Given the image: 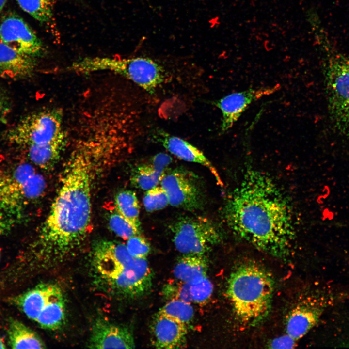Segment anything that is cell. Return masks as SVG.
Returning a JSON list of instances; mask_svg holds the SVG:
<instances>
[{
    "label": "cell",
    "mask_w": 349,
    "mask_h": 349,
    "mask_svg": "<svg viewBox=\"0 0 349 349\" xmlns=\"http://www.w3.org/2000/svg\"><path fill=\"white\" fill-rule=\"evenodd\" d=\"M290 203L270 177L248 170L225 206L226 222L237 236L278 258L288 257L295 238Z\"/></svg>",
    "instance_id": "6da1fadb"
},
{
    "label": "cell",
    "mask_w": 349,
    "mask_h": 349,
    "mask_svg": "<svg viewBox=\"0 0 349 349\" xmlns=\"http://www.w3.org/2000/svg\"><path fill=\"white\" fill-rule=\"evenodd\" d=\"M104 158L74 144L60 186L43 223L39 242L45 254L63 255L85 237L91 218V189L96 167Z\"/></svg>",
    "instance_id": "7a4b0ae2"
},
{
    "label": "cell",
    "mask_w": 349,
    "mask_h": 349,
    "mask_svg": "<svg viewBox=\"0 0 349 349\" xmlns=\"http://www.w3.org/2000/svg\"><path fill=\"white\" fill-rule=\"evenodd\" d=\"M92 255L96 280L111 292L135 298L150 289L152 272L146 258L133 256L126 245L101 240L95 245Z\"/></svg>",
    "instance_id": "3957f363"
},
{
    "label": "cell",
    "mask_w": 349,
    "mask_h": 349,
    "mask_svg": "<svg viewBox=\"0 0 349 349\" xmlns=\"http://www.w3.org/2000/svg\"><path fill=\"white\" fill-rule=\"evenodd\" d=\"M273 290L272 276L263 266L253 261L238 264L227 290L238 321L247 327L263 321L271 309Z\"/></svg>",
    "instance_id": "277c9868"
},
{
    "label": "cell",
    "mask_w": 349,
    "mask_h": 349,
    "mask_svg": "<svg viewBox=\"0 0 349 349\" xmlns=\"http://www.w3.org/2000/svg\"><path fill=\"white\" fill-rule=\"evenodd\" d=\"M70 70L82 74L112 72L128 79L151 94L164 81L166 76L161 65L151 59L141 57H86L73 62Z\"/></svg>",
    "instance_id": "5b68a950"
},
{
    "label": "cell",
    "mask_w": 349,
    "mask_h": 349,
    "mask_svg": "<svg viewBox=\"0 0 349 349\" xmlns=\"http://www.w3.org/2000/svg\"><path fill=\"white\" fill-rule=\"evenodd\" d=\"M45 187L43 177L27 163L0 170V209L19 218L26 206L39 198Z\"/></svg>",
    "instance_id": "8992f818"
},
{
    "label": "cell",
    "mask_w": 349,
    "mask_h": 349,
    "mask_svg": "<svg viewBox=\"0 0 349 349\" xmlns=\"http://www.w3.org/2000/svg\"><path fill=\"white\" fill-rule=\"evenodd\" d=\"M10 302L42 328L57 330L65 321V300L62 290L56 284H39L11 298Z\"/></svg>",
    "instance_id": "52a82bcc"
},
{
    "label": "cell",
    "mask_w": 349,
    "mask_h": 349,
    "mask_svg": "<svg viewBox=\"0 0 349 349\" xmlns=\"http://www.w3.org/2000/svg\"><path fill=\"white\" fill-rule=\"evenodd\" d=\"M62 111L58 109L42 110L24 117L8 134L9 140L22 147L43 145L67 141Z\"/></svg>",
    "instance_id": "ba28073f"
},
{
    "label": "cell",
    "mask_w": 349,
    "mask_h": 349,
    "mask_svg": "<svg viewBox=\"0 0 349 349\" xmlns=\"http://www.w3.org/2000/svg\"><path fill=\"white\" fill-rule=\"evenodd\" d=\"M324 74L330 117L337 130L349 139V59L341 54L331 56Z\"/></svg>",
    "instance_id": "9c48e42d"
},
{
    "label": "cell",
    "mask_w": 349,
    "mask_h": 349,
    "mask_svg": "<svg viewBox=\"0 0 349 349\" xmlns=\"http://www.w3.org/2000/svg\"><path fill=\"white\" fill-rule=\"evenodd\" d=\"M171 230L175 248L183 254L204 255L222 238L219 228L205 217L179 218L172 225Z\"/></svg>",
    "instance_id": "30bf717a"
},
{
    "label": "cell",
    "mask_w": 349,
    "mask_h": 349,
    "mask_svg": "<svg viewBox=\"0 0 349 349\" xmlns=\"http://www.w3.org/2000/svg\"><path fill=\"white\" fill-rule=\"evenodd\" d=\"M160 183L171 206L190 211L201 209L204 206L203 186L193 173L183 170H174L164 174Z\"/></svg>",
    "instance_id": "8fae6325"
},
{
    "label": "cell",
    "mask_w": 349,
    "mask_h": 349,
    "mask_svg": "<svg viewBox=\"0 0 349 349\" xmlns=\"http://www.w3.org/2000/svg\"><path fill=\"white\" fill-rule=\"evenodd\" d=\"M0 41L34 58L44 51L43 44L34 31L23 18L14 13L7 15L1 21Z\"/></svg>",
    "instance_id": "7c38bea8"
},
{
    "label": "cell",
    "mask_w": 349,
    "mask_h": 349,
    "mask_svg": "<svg viewBox=\"0 0 349 349\" xmlns=\"http://www.w3.org/2000/svg\"><path fill=\"white\" fill-rule=\"evenodd\" d=\"M328 302L324 297L319 296L301 298L287 316V334L296 340L304 336L317 323Z\"/></svg>",
    "instance_id": "4fadbf2b"
},
{
    "label": "cell",
    "mask_w": 349,
    "mask_h": 349,
    "mask_svg": "<svg viewBox=\"0 0 349 349\" xmlns=\"http://www.w3.org/2000/svg\"><path fill=\"white\" fill-rule=\"evenodd\" d=\"M280 87L279 84H277L250 88L232 93L214 101V104L222 113V133L230 129L252 103L273 94Z\"/></svg>",
    "instance_id": "5bb4252c"
},
{
    "label": "cell",
    "mask_w": 349,
    "mask_h": 349,
    "mask_svg": "<svg viewBox=\"0 0 349 349\" xmlns=\"http://www.w3.org/2000/svg\"><path fill=\"white\" fill-rule=\"evenodd\" d=\"M133 337L127 328L104 319L94 323L88 344L90 349H132Z\"/></svg>",
    "instance_id": "9a60e30c"
},
{
    "label": "cell",
    "mask_w": 349,
    "mask_h": 349,
    "mask_svg": "<svg viewBox=\"0 0 349 349\" xmlns=\"http://www.w3.org/2000/svg\"><path fill=\"white\" fill-rule=\"evenodd\" d=\"M155 140L161 143L172 154L183 160L199 163L208 168L213 174L218 184L222 185L217 170L203 153L187 141L171 135L162 130L156 131Z\"/></svg>",
    "instance_id": "2e32d148"
},
{
    "label": "cell",
    "mask_w": 349,
    "mask_h": 349,
    "mask_svg": "<svg viewBox=\"0 0 349 349\" xmlns=\"http://www.w3.org/2000/svg\"><path fill=\"white\" fill-rule=\"evenodd\" d=\"M151 330L153 345L158 349L182 347L187 333L186 325L159 313L152 321Z\"/></svg>",
    "instance_id": "e0dca14e"
},
{
    "label": "cell",
    "mask_w": 349,
    "mask_h": 349,
    "mask_svg": "<svg viewBox=\"0 0 349 349\" xmlns=\"http://www.w3.org/2000/svg\"><path fill=\"white\" fill-rule=\"evenodd\" d=\"M35 59L0 41V78L18 79L30 77L36 67Z\"/></svg>",
    "instance_id": "ac0fdd59"
},
{
    "label": "cell",
    "mask_w": 349,
    "mask_h": 349,
    "mask_svg": "<svg viewBox=\"0 0 349 349\" xmlns=\"http://www.w3.org/2000/svg\"><path fill=\"white\" fill-rule=\"evenodd\" d=\"M8 325V343L11 348H46L45 343L37 333L22 322L10 318Z\"/></svg>",
    "instance_id": "d6986e66"
},
{
    "label": "cell",
    "mask_w": 349,
    "mask_h": 349,
    "mask_svg": "<svg viewBox=\"0 0 349 349\" xmlns=\"http://www.w3.org/2000/svg\"><path fill=\"white\" fill-rule=\"evenodd\" d=\"M207 270L204 255L184 254L177 261L173 273L177 280L190 283L198 277L206 275Z\"/></svg>",
    "instance_id": "ffe728a7"
},
{
    "label": "cell",
    "mask_w": 349,
    "mask_h": 349,
    "mask_svg": "<svg viewBox=\"0 0 349 349\" xmlns=\"http://www.w3.org/2000/svg\"><path fill=\"white\" fill-rule=\"evenodd\" d=\"M67 143V141H61L43 145H30L23 148L32 163L47 168L57 162Z\"/></svg>",
    "instance_id": "44dd1931"
},
{
    "label": "cell",
    "mask_w": 349,
    "mask_h": 349,
    "mask_svg": "<svg viewBox=\"0 0 349 349\" xmlns=\"http://www.w3.org/2000/svg\"><path fill=\"white\" fill-rule=\"evenodd\" d=\"M20 8L40 23L55 28L53 0H16Z\"/></svg>",
    "instance_id": "7402d4cb"
},
{
    "label": "cell",
    "mask_w": 349,
    "mask_h": 349,
    "mask_svg": "<svg viewBox=\"0 0 349 349\" xmlns=\"http://www.w3.org/2000/svg\"><path fill=\"white\" fill-rule=\"evenodd\" d=\"M115 206L119 213L140 229V206L134 191L130 190L119 191L115 197Z\"/></svg>",
    "instance_id": "603a6c76"
},
{
    "label": "cell",
    "mask_w": 349,
    "mask_h": 349,
    "mask_svg": "<svg viewBox=\"0 0 349 349\" xmlns=\"http://www.w3.org/2000/svg\"><path fill=\"white\" fill-rule=\"evenodd\" d=\"M163 175V170L151 163L137 167L131 175V180L135 187L147 190L157 186Z\"/></svg>",
    "instance_id": "cb8c5ba5"
},
{
    "label": "cell",
    "mask_w": 349,
    "mask_h": 349,
    "mask_svg": "<svg viewBox=\"0 0 349 349\" xmlns=\"http://www.w3.org/2000/svg\"><path fill=\"white\" fill-rule=\"evenodd\" d=\"M173 318L187 326L192 320L194 309L190 303L172 299L158 312Z\"/></svg>",
    "instance_id": "d4e9b609"
},
{
    "label": "cell",
    "mask_w": 349,
    "mask_h": 349,
    "mask_svg": "<svg viewBox=\"0 0 349 349\" xmlns=\"http://www.w3.org/2000/svg\"><path fill=\"white\" fill-rule=\"evenodd\" d=\"M109 225L112 231L124 239L140 234L137 228L120 213L115 210L109 216Z\"/></svg>",
    "instance_id": "484cf974"
},
{
    "label": "cell",
    "mask_w": 349,
    "mask_h": 349,
    "mask_svg": "<svg viewBox=\"0 0 349 349\" xmlns=\"http://www.w3.org/2000/svg\"><path fill=\"white\" fill-rule=\"evenodd\" d=\"M143 204L146 211L153 212L165 208L169 203L166 191L161 186H157L147 190Z\"/></svg>",
    "instance_id": "4316f807"
},
{
    "label": "cell",
    "mask_w": 349,
    "mask_h": 349,
    "mask_svg": "<svg viewBox=\"0 0 349 349\" xmlns=\"http://www.w3.org/2000/svg\"><path fill=\"white\" fill-rule=\"evenodd\" d=\"M189 284L192 302H205L212 293L213 286L206 275L198 277Z\"/></svg>",
    "instance_id": "83f0119b"
},
{
    "label": "cell",
    "mask_w": 349,
    "mask_h": 349,
    "mask_svg": "<svg viewBox=\"0 0 349 349\" xmlns=\"http://www.w3.org/2000/svg\"><path fill=\"white\" fill-rule=\"evenodd\" d=\"M163 292L170 300L177 299L190 303L192 302L189 283L178 280L170 283L164 287Z\"/></svg>",
    "instance_id": "f1b7e54d"
},
{
    "label": "cell",
    "mask_w": 349,
    "mask_h": 349,
    "mask_svg": "<svg viewBox=\"0 0 349 349\" xmlns=\"http://www.w3.org/2000/svg\"><path fill=\"white\" fill-rule=\"evenodd\" d=\"M126 246L130 254L135 257L146 258L150 252L149 243L140 234L129 238Z\"/></svg>",
    "instance_id": "f546056e"
},
{
    "label": "cell",
    "mask_w": 349,
    "mask_h": 349,
    "mask_svg": "<svg viewBox=\"0 0 349 349\" xmlns=\"http://www.w3.org/2000/svg\"><path fill=\"white\" fill-rule=\"evenodd\" d=\"M296 340L286 334L274 339L270 344V348L275 349L293 348Z\"/></svg>",
    "instance_id": "4dcf8cb0"
},
{
    "label": "cell",
    "mask_w": 349,
    "mask_h": 349,
    "mask_svg": "<svg viewBox=\"0 0 349 349\" xmlns=\"http://www.w3.org/2000/svg\"><path fill=\"white\" fill-rule=\"evenodd\" d=\"M12 224V219L0 209V235L8 233Z\"/></svg>",
    "instance_id": "1f68e13d"
},
{
    "label": "cell",
    "mask_w": 349,
    "mask_h": 349,
    "mask_svg": "<svg viewBox=\"0 0 349 349\" xmlns=\"http://www.w3.org/2000/svg\"><path fill=\"white\" fill-rule=\"evenodd\" d=\"M7 0H0V14L3 10Z\"/></svg>",
    "instance_id": "d6a6232c"
},
{
    "label": "cell",
    "mask_w": 349,
    "mask_h": 349,
    "mask_svg": "<svg viewBox=\"0 0 349 349\" xmlns=\"http://www.w3.org/2000/svg\"><path fill=\"white\" fill-rule=\"evenodd\" d=\"M2 101L3 100H2V97L0 94V114L1 112L2 109L3 108V103Z\"/></svg>",
    "instance_id": "836d02e7"
},
{
    "label": "cell",
    "mask_w": 349,
    "mask_h": 349,
    "mask_svg": "<svg viewBox=\"0 0 349 349\" xmlns=\"http://www.w3.org/2000/svg\"><path fill=\"white\" fill-rule=\"evenodd\" d=\"M6 347L0 336V349H5Z\"/></svg>",
    "instance_id": "e575fe53"
},
{
    "label": "cell",
    "mask_w": 349,
    "mask_h": 349,
    "mask_svg": "<svg viewBox=\"0 0 349 349\" xmlns=\"http://www.w3.org/2000/svg\"></svg>",
    "instance_id": "d590c367"
}]
</instances>
